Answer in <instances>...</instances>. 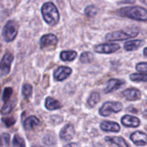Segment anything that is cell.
Returning <instances> with one entry per match:
<instances>
[{"mask_svg": "<svg viewBox=\"0 0 147 147\" xmlns=\"http://www.w3.org/2000/svg\"><path fill=\"white\" fill-rule=\"evenodd\" d=\"M120 16L128 17L140 22L147 21V10L141 6H127L120 9L117 12Z\"/></svg>", "mask_w": 147, "mask_h": 147, "instance_id": "cell-1", "label": "cell"}, {"mask_svg": "<svg viewBox=\"0 0 147 147\" xmlns=\"http://www.w3.org/2000/svg\"><path fill=\"white\" fill-rule=\"evenodd\" d=\"M140 29L136 26L128 27L122 30H118L115 32L109 33L105 36V39L109 42H115V41H123L129 38H134L139 35Z\"/></svg>", "mask_w": 147, "mask_h": 147, "instance_id": "cell-2", "label": "cell"}, {"mask_svg": "<svg viewBox=\"0 0 147 147\" xmlns=\"http://www.w3.org/2000/svg\"><path fill=\"white\" fill-rule=\"evenodd\" d=\"M41 14L47 23L49 25H56L59 21V13L55 6L51 2L45 3L41 7Z\"/></svg>", "mask_w": 147, "mask_h": 147, "instance_id": "cell-3", "label": "cell"}, {"mask_svg": "<svg viewBox=\"0 0 147 147\" xmlns=\"http://www.w3.org/2000/svg\"><path fill=\"white\" fill-rule=\"evenodd\" d=\"M123 106L121 102L117 101H108L105 102L99 109V113L100 115L103 117H108L111 113H119L122 110Z\"/></svg>", "mask_w": 147, "mask_h": 147, "instance_id": "cell-4", "label": "cell"}, {"mask_svg": "<svg viewBox=\"0 0 147 147\" xmlns=\"http://www.w3.org/2000/svg\"><path fill=\"white\" fill-rule=\"evenodd\" d=\"M18 32V25L16 21L9 20L6 23V24L3 27V36L6 42H11L13 41Z\"/></svg>", "mask_w": 147, "mask_h": 147, "instance_id": "cell-5", "label": "cell"}, {"mask_svg": "<svg viewBox=\"0 0 147 147\" xmlns=\"http://www.w3.org/2000/svg\"><path fill=\"white\" fill-rule=\"evenodd\" d=\"M14 60V56L11 53H6L0 62V72L3 75H6L10 71V66Z\"/></svg>", "mask_w": 147, "mask_h": 147, "instance_id": "cell-6", "label": "cell"}, {"mask_svg": "<svg viewBox=\"0 0 147 147\" xmlns=\"http://www.w3.org/2000/svg\"><path fill=\"white\" fill-rule=\"evenodd\" d=\"M58 43V38L53 34L44 35L40 41V45L41 49H50L54 48Z\"/></svg>", "mask_w": 147, "mask_h": 147, "instance_id": "cell-7", "label": "cell"}, {"mask_svg": "<svg viewBox=\"0 0 147 147\" xmlns=\"http://www.w3.org/2000/svg\"><path fill=\"white\" fill-rule=\"evenodd\" d=\"M120 49V45L117 43H102L95 47V51L100 54H112Z\"/></svg>", "mask_w": 147, "mask_h": 147, "instance_id": "cell-8", "label": "cell"}, {"mask_svg": "<svg viewBox=\"0 0 147 147\" xmlns=\"http://www.w3.org/2000/svg\"><path fill=\"white\" fill-rule=\"evenodd\" d=\"M72 70L71 68L69 67H65V66H61L59 67L53 73V77L56 81H62L64 80H65L71 74Z\"/></svg>", "mask_w": 147, "mask_h": 147, "instance_id": "cell-9", "label": "cell"}, {"mask_svg": "<svg viewBox=\"0 0 147 147\" xmlns=\"http://www.w3.org/2000/svg\"><path fill=\"white\" fill-rule=\"evenodd\" d=\"M130 139L134 142V144L139 146H143L147 144V135L145 133L140 132V131L133 133L131 134Z\"/></svg>", "mask_w": 147, "mask_h": 147, "instance_id": "cell-10", "label": "cell"}, {"mask_svg": "<svg viewBox=\"0 0 147 147\" xmlns=\"http://www.w3.org/2000/svg\"><path fill=\"white\" fill-rule=\"evenodd\" d=\"M124 84H125V81L123 80H120V79H110L108 81V83H107V86H106V88L104 89V92L106 94L112 93V92L119 89Z\"/></svg>", "mask_w": 147, "mask_h": 147, "instance_id": "cell-11", "label": "cell"}, {"mask_svg": "<svg viewBox=\"0 0 147 147\" xmlns=\"http://www.w3.org/2000/svg\"><path fill=\"white\" fill-rule=\"evenodd\" d=\"M74 135H75V129H74L73 126L66 125L60 131L59 138L61 139H63V140L69 141V140H71L74 137Z\"/></svg>", "mask_w": 147, "mask_h": 147, "instance_id": "cell-12", "label": "cell"}, {"mask_svg": "<svg viewBox=\"0 0 147 147\" xmlns=\"http://www.w3.org/2000/svg\"><path fill=\"white\" fill-rule=\"evenodd\" d=\"M122 95L128 101H139L141 97V93L137 88H127L122 92Z\"/></svg>", "mask_w": 147, "mask_h": 147, "instance_id": "cell-13", "label": "cell"}, {"mask_svg": "<svg viewBox=\"0 0 147 147\" xmlns=\"http://www.w3.org/2000/svg\"><path fill=\"white\" fill-rule=\"evenodd\" d=\"M121 124L126 127H138L140 125V120L132 115H125L121 119Z\"/></svg>", "mask_w": 147, "mask_h": 147, "instance_id": "cell-14", "label": "cell"}, {"mask_svg": "<svg viewBox=\"0 0 147 147\" xmlns=\"http://www.w3.org/2000/svg\"><path fill=\"white\" fill-rule=\"evenodd\" d=\"M100 127L102 131L105 132H113V133H118L121 130V127L119 124L113 121H102L100 125Z\"/></svg>", "mask_w": 147, "mask_h": 147, "instance_id": "cell-15", "label": "cell"}, {"mask_svg": "<svg viewBox=\"0 0 147 147\" xmlns=\"http://www.w3.org/2000/svg\"><path fill=\"white\" fill-rule=\"evenodd\" d=\"M105 141L109 144L116 145L118 147H129L127 142L122 137H109V136L105 138Z\"/></svg>", "mask_w": 147, "mask_h": 147, "instance_id": "cell-16", "label": "cell"}, {"mask_svg": "<svg viewBox=\"0 0 147 147\" xmlns=\"http://www.w3.org/2000/svg\"><path fill=\"white\" fill-rule=\"evenodd\" d=\"M39 124H40V120L35 116H29L23 122V126L26 130H33L34 127L39 126Z\"/></svg>", "mask_w": 147, "mask_h": 147, "instance_id": "cell-17", "label": "cell"}, {"mask_svg": "<svg viewBox=\"0 0 147 147\" xmlns=\"http://www.w3.org/2000/svg\"><path fill=\"white\" fill-rule=\"evenodd\" d=\"M144 44V41L142 40H133V41H128L125 42L124 44V49L127 51H133L136 50L139 48H140Z\"/></svg>", "mask_w": 147, "mask_h": 147, "instance_id": "cell-18", "label": "cell"}, {"mask_svg": "<svg viewBox=\"0 0 147 147\" xmlns=\"http://www.w3.org/2000/svg\"><path fill=\"white\" fill-rule=\"evenodd\" d=\"M45 106L48 109V110H57V109H59L62 105L59 103V101H58L57 100H54L53 98L52 97H47L46 99V101H45Z\"/></svg>", "mask_w": 147, "mask_h": 147, "instance_id": "cell-19", "label": "cell"}, {"mask_svg": "<svg viewBox=\"0 0 147 147\" xmlns=\"http://www.w3.org/2000/svg\"><path fill=\"white\" fill-rule=\"evenodd\" d=\"M77 52L74 50H65L60 53V59L64 62H71L77 57Z\"/></svg>", "mask_w": 147, "mask_h": 147, "instance_id": "cell-20", "label": "cell"}, {"mask_svg": "<svg viewBox=\"0 0 147 147\" xmlns=\"http://www.w3.org/2000/svg\"><path fill=\"white\" fill-rule=\"evenodd\" d=\"M99 101H100V94H99V93L93 92L90 95V97H89V99L87 101V105L89 106V107H94L99 102Z\"/></svg>", "mask_w": 147, "mask_h": 147, "instance_id": "cell-21", "label": "cell"}, {"mask_svg": "<svg viewBox=\"0 0 147 147\" xmlns=\"http://www.w3.org/2000/svg\"><path fill=\"white\" fill-rule=\"evenodd\" d=\"M130 79L135 82H147V74L145 73H135L130 75Z\"/></svg>", "mask_w": 147, "mask_h": 147, "instance_id": "cell-22", "label": "cell"}, {"mask_svg": "<svg viewBox=\"0 0 147 147\" xmlns=\"http://www.w3.org/2000/svg\"><path fill=\"white\" fill-rule=\"evenodd\" d=\"M98 12V9L95 6V5H88L85 10H84V14L87 16H95Z\"/></svg>", "mask_w": 147, "mask_h": 147, "instance_id": "cell-23", "label": "cell"}, {"mask_svg": "<svg viewBox=\"0 0 147 147\" xmlns=\"http://www.w3.org/2000/svg\"><path fill=\"white\" fill-rule=\"evenodd\" d=\"M94 55L90 52H84L80 55V62L83 63H90L92 62Z\"/></svg>", "mask_w": 147, "mask_h": 147, "instance_id": "cell-24", "label": "cell"}, {"mask_svg": "<svg viewBox=\"0 0 147 147\" xmlns=\"http://www.w3.org/2000/svg\"><path fill=\"white\" fill-rule=\"evenodd\" d=\"M13 146L14 147H25V141L24 139L20 137L19 135L16 134L13 137V141H12Z\"/></svg>", "mask_w": 147, "mask_h": 147, "instance_id": "cell-25", "label": "cell"}, {"mask_svg": "<svg viewBox=\"0 0 147 147\" xmlns=\"http://www.w3.org/2000/svg\"><path fill=\"white\" fill-rule=\"evenodd\" d=\"M32 91H33V88L30 84H24L22 86V95L26 98H28L31 94H32Z\"/></svg>", "mask_w": 147, "mask_h": 147, "instance_id": "cell-26", "label": "cell"}, {"mask_svg": "<svg viewBox=\"0 0 147 147\" xmlns=\"http://www.w3.org/2000/svg\"><path fill=\"white\" fill-rule=\"evenodd\" d=\"M12 93H13V89L11 88H6L3 91V101L6 103L9 101L10 96L12 95Z\"/></svg>", "mask_w": 147, "mask_h": 147, "instance_id": "cell-27", "label": "cell"}, {"mask_svg": "<svg viewBox=\"0 0 147 147\" xmlns=\"http://www.w3.org/2000/svg\"><path fill=\"white\" fill-rule=\"evenodd\" d=\"M136 69L140 73L147 74V62H140L136 65Z\"/></svg>", "mask_w": 147, "mask_h": 147, "instance_id": "cell-28", "label": "cell"}, {"mask_svg": "<svg viewBox=\"0 0 147 147\" xmlns=\"http://www.w3.org/2000/svg\"><path fill=\"white\" fill-rule=\"evenodd\" d=\"M12 104L11 103H9V102H6L5 105L3 106V107L2 108V113L3 114H8L10 113V111L12 110Z\"/></svg>", "mask_w": 147, "mask_h": 147, "instance_id": "cell-29", "label": "cell"}, {"mask_svg": "<svg viewBox=\"0 0 147 147\" xmlns=\"http://www.w3.org/2000/svg\"><path fill=\"white\" fill-rule=\"evenodd\" d=\"M3 122L4 123V125L7 127H10L12 126L15 123H16V120L14 118H3Z\"/></svg>", "mask_w": 147, "mask_h": 147, "instance_id": "cell-30", "label": "cell"}, {"mask_svg": "<svg viewBox=\"0 0 147 147\" xmlns=\"http://www.w3.org/2000/svg\"><path fill=\"white\" fill-rule=\"evenodd\" d=\"M136 0H123L122 3H134Z\"/></svg>", "mask_w": 147, "mask_h": 147, "instance_id": "cell-31", "label": "cell"}, {"mask_svg": "<svg viewBox=\"0 0 147 147\" xmlns=\"http://www.w3.org/2000/svg\"><path fill=\"white\" fill-rule=\"evenodd\" d=\"M65 147H78L77 144H74V143H71V144H68L66 145Z\"/></svg>", "mask_w": 147, "mask_h": 147, "instance_id": "cell-32", "label": "cell"}, {"mask_svg": "<svg viewBox=\"0 0 147 147\" xmlns=\"http://www.w3.org/2000/svg\"><path fill=\"white\" fill-rule=\"evenodd\" d=\"M144 55H145L146 57H147V48H146V49H144Z\"/></svg>", "mask_w": 147, "mask_h": 147, "instance_id": "cell-33", "label": "cell"}, {"mask_svg": "<svg viewBox=\"0 0 147 147\" xmlns=\"http://www.w3.org/2000/svg\"><path fill=\"white\" fill-rule=\"evenodd\" d=\"M144 116H146V117H147V109L145 111V113H144Z\"/></svg>", "mask_w": 147, "mask_h": 147, "instance_id": "cell-34", "label": "cell"}, {"mask_svg": "<svg viewBox=\"0 0 147 147\" xmlns=\"http://www.w3.org/2000/svg\"><path fill=\"white\" fill-rule=\"evenodd\" d=\"M142 2H143L144 3H146L147 5V0H142Z\"/></svg>", "mask_w": 147, "mask_h": 147, "instance_id": "cell-35", "label": "cell"}, {"mask_svg": "<svg viewBox=\"0 0 147 147\" xmlns=\"http://www.w3.org/2000/svg\"><path fill=\"white\" fill-rule=\"evenodd\" d=\"M0 147H2V139H1V138H0Z\"/></svg>", "mask_w": 147, "mask_h": 147, "instance_id": "cell-36", "label": "cell"}, {"mask_svg": "<svg viewBox=\"0 0 147 147\" xmlns=\"http://www.w3.org/2000/svg\"><path fill=\"white\" fill-rule=\"evenodd\" d=\"M32 147H44V146H32Z\"/></svg>", "mask_w": 147, "mask_h": 147, "instance_id": "cell-37", "label": "cell"}]
</instances>
